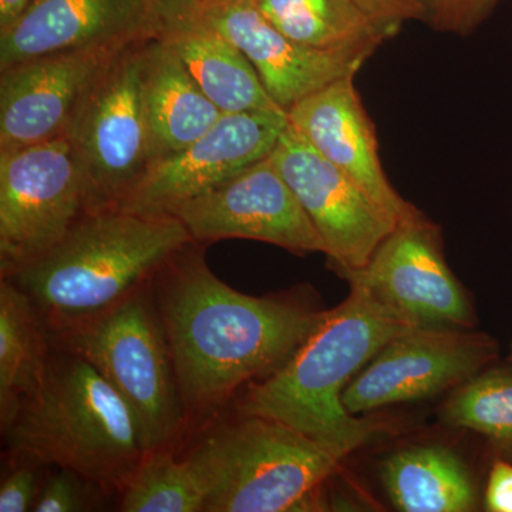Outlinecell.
I'll return each instance as SVG.
<instances>
[{
    "label": "cell",
    "mask_w": 512,
    "mask_h": 512,
    "mask_svg": "<svg viewBox=\"0 0 512 512\" xmlns=\"http://www.w3.org/2000/svg\"><path fill=\"white\" fill-rule=\"evenodd\" d=\"M201 245L178 251L150 285L185 413L195 419L284 366L322 313L296 299L238 292L211 271Z\"/></svg>",
    "instance_id": "obj_1"
},
{
    "label": "cell",
    "mask_w": 512,
    "mask_h": 512,
    "mask_svg": "<svg viewBox=\"0 0 512 512\" xmlns=\"http://www.w3.org/2000/svg\"><path fill=\"white\" fill-rule=\"evenodd\" d=\"M191 242L173 215L86 212L52 251L6 279L35 303L53 338L148 288Z\"/></svg>",
    "instance_id": "obj_2"
},
{
    "label": "cell",
    "mask_w": 512,
    "mask_h": 512,
    "mask_svg": "<svg viewBox=\"0 0 512 512\" xmlns=\"http://www.w3.org/2000/svg\"><path fill=\"white\" fill-rule=\"evenodd\" d=\"M409 329L372 293L350 285L348 298L320 313L284 366L249 383L238 413L279 421L312 439L356 450L372 439L376 426L345 409L343 390L390 340Z\"/></svg>",
    "instance_id": "obj_3"
},
{
    "label": "cell",
    "mask_w": 512,
    "mask_h": 512,
    "mask_svg": "<svg viewBox=\"0 0 512 512\" xmlns=\"http://www.w3.org/2000/svg\"><path fill=\"white\" fill-rule=\"evenodd\" d=\"M3 433L10 451L70 468L109 493H120L144 457L120 394L86 359L55 342L39 392Z\"/></svg>",
    "instance_id": "obj_4"
},
{
    "label": "cell",
    "mask_w": 512,
    "mask_h": 512,
    "mask_svg": "<svg viewBox=\"0 0 512 512\" xmlns=\"http://www.w3.org/2000/svg\"><path fill=\"white\" fill-rule=\"evenodd\" d=\"M355 448L312 439L279 421L242 416L218 424L187 454L197 468L205 512L306 511Z\"/></svg>",
    "instance_id": "obj_5"
},
{
    "label": "cell",
    "mask_w": 512,
    "mask_h": 512,
    "mask_svg": "<svg viewBox=\"0 0 512 512\" xmlns=\"http://www.w3.org/2000/svg\"><path fill=\"white\" fill-rule=\"evenodd\" d=\"M52 339L86 359L120 394L144 454L173 448L188 417L150 286Z\"/></svg>",
    "instance_id": "obj_6"
},
{
    "label": "cell",
    "mask_w": 512,
    "mask_h": 512,
    "mask_svg": "<svg viewBox=\"0 0 512 512\" xmlns=\"http://www.w3.org/2000/svg\"><path fill=\"white\" fill-rule=\"evenodd\" d=\"M144 43L111 57L67 128L86 180L87 212L119 208L153 163L143 93Z\"/></svg>",
    "instance_id": "obj_7"
},
{
    "label": "cell",
    "mask_w": 512,
    "mask_h": 512,
    "mask_svg": "<svg viewBox=\"0 0 512 512\" xmlns=\"http://www.w3.org/2000/svg\"><path fill=\"white\" fill-rule=\"evenodd\" d=\"M86 212V180L66 136L0 151L2 279L52 251Z\"/></svg>",
    "instance_id": "obj_8"
},
{
    "label": "cell",
    "mask_w": 512,
    "mask_h": 512,
    "mask_svg": "<svg viewBox=\"0 0 512 512\" xmlns=\"http://www.w3.org/2000/svg\"><path fill=\"white\" fill-rule=\"evenodd\" d=\"M410 328L473 329V303L443 252L439 225L423 214L399 222L366 266L342 272Z\"/></svg>",
    "instance_id": "obj_9"
},
{
    "label": "cell",
    "mask_w": 512,
    "mask_h": 512,
    "mask_svg": "<svg viewBox=\"0 0 512 512\" xmlns=\"http://www.w3.org/2000/svg\"><path fill=\"white\" fill-rule=\"evenodd\" d=\"M498 343L471 329L413 328L390 340L342 393L353 416L429 399L487 369Z\"/></svg>",
    "instance_id": "obj_10"
},
{
    "label": "cell",
    "mask_w": 512,
    "mask_h": 512,
    "mask_svg": "<svg viewBox=\"0 0 512 512\" xmlns=\"http://www.w3.org/2000/svg\"><path fill=\"white\" fill-rule=\"evenodd\" d=\"M288 126L285 110L224 113L190 146L154 161L119 208L143 215H170L183 202L214 190L271 156Z\"/></svg>",
    "instance_id": "obj_11"
},
{
    "label": "cell",
    "mask_w": 512,
    "mask_h": 512,
    "mask_svg": "<svg viewBox=\"0 0 512 512\" xmlns=\"http://www.w3.org/2000/svg\"><path fill=\"white\" fill-rule=\"evenodd\" d=\"M170 215L183 222L197 244L252 239L296 255H326L318 229L271 157L183 202Z\"/></svg>",
    "instance_id": "obj_12"
},
{
    "label": "cell",
    "mask_w": 512,
    "mask_h": 512,
    "mask_svg": "<svg viewBox=\"0 0 512 512\" xmlns=\"http://www.w3.org/2000/svg\"><path fill=\"white\" fill-rule=\"evenodd\" d=\"M269 157L318 229L339 275L366 266L397 222L291 124Z\"/></svg>",
    "instance_id": "obj_13"
},
{
    "label": "cell",
    "mask_w": 512,
    "mask_h": 512,
    "mask_svg": "<svg viewBox=\"0 0 512 512\" xmlns=\"http://www.w3.org/2000/svg\"><path fill=\"white\" fill-rule=\"evenodd\" d=\"M185 2L244 53L266 92L286 113L330 83L356 76L377 49L357 46L328 50L302 45L276 29L252 0Z\"/></svg>",
    "instance_id": "obj_14"
},
{
    "label": "cell",
    "mask_w": 512,
    "mask_h": 512,
    "mask_svg": "<svg viewBox=\"0 0 512 512\" xmlns=\"http://www.w3.org/2000/svg\"><path fill=\"white\" fill-rule=\"evenodd\" d=\"M160 0H35L0 33V69L70 52H119L156 35Z\"/></svg>",
    "instance_id": "obj_15"
},
{
    "label": "cell",
    "mask_w": 512,
    "mask_h": 512,
    "mask_svg": "<svg viewBox=\"0 0 512 512\" xmlns=\"http://www.w3.org/2000/svg\"><path fill=\"white\" fill-rule=\"evenodd\" d=\"M119 52L60 53L0 69V151L66 136L87 87Z\"/></svg>",
    "instance_id": "obj_16"
},
{
    "label": "cell",
    "mask_w": 512,
    "mask_h": 512,
    "mask_svg": "<svg viewBox=\"0 0 512 512\" xmlns=\"http://www.w3.org/2000/svg\"><path fill=\"white\" fill-rule=\"evenodd\" d=\"M288 117L320 156L348 174L397 224L420 217L384 173L375 124L357 93L355 76L305 97L288 110Z\"/></svg>",
    "instance_id": "obj_17"
},
{
    "label": "cell",
    "mask_w": 512,
    "mask_h": 512,
    "mask_svg": "<svg viewBox=\"0 0 512 512\" xmlns=\"http://www.w3.org/2000/svg\"><path fill=\"white\" fill-rule=\"evenodd\" d=\"M154 37L178 57L222 113L284 110L266 92L244 53L185 0H160Z\"/></svg>",
    "instance_id": "obj_18"
},
{
    "label": "cell",
    "mask_w": 512,
    "mask_h": 512,
    "mask_svg": "<svg viewBox=\"0 0 512 512\" xmlns=\"http://www.w3.org/2000/svg\"><path fill=\"white\" fill-rule=\"evenodd\" d=\"M143 93L153 163L190 146L224 114L157 37L144 43Z\"/></svg>",
    "instance_id": "obj_19"
},
{
    "label": "cell",
    "mask_w": 512,
    "mask_h": 512,
    "mask_svg": "<svg viewBox=\"0 0 512 512\" xmlns=\"http://www.w3.org/2000/svg\"><path fill=\"white\" fill-rule=\"evenodd\" d=\"M52 333L28 295L0 282V423L8 430L45 380Z\"/></svg>",
    "instance_id": "obj_20"
},
{
    "label": "cell",
    "mask_w": 512,
    "mask_h": 512,
    "mask_svg": "<svg viewBox=\"0 0 512 512\" xmlns=\"http://www.w3.org/2000/svg\"><path fill=\"white\" fill-rule=\"evenodd\" d=\"M383 485L403 512L476 510L477 491L466 464L447 448H404L384 461Z\"/></svg>",
    "instance_id": "obj_21"
},
{
    "label": "cell",
    "mask_w": 512,
    "mask_h": 512,
    "mask_svg": "<svg viewBox=\"0 0 512 512\" xmlns=\"http://www.w3.org/2000/svg\"><path fill=\"white\" fill-rule=\"evenodd\" d=\"M286 36L316 49L383 45L397 33L380 28L353 0H252Z\"/></svg>",
    "instance_id": "obj_22"
},
{
    "label": "cell",
    "mask_w": 512,
    "mask_h": 512,
    "mask_svg": "<svg viewBox=\"0 0 512 512\" xmlns=\"http://www.w3.org/2000/svg\"><path fill=\"white\" fill-rule=\"evenodd\" d=\"M119 494L124 512H205L207 503L197 468L173 448L144 454Z\"/></svg>",
    "instance_id": "obj_23"
},
{
    "label": "cell",
    "mask_w": 512,
    "mask_h": 512,
    "mask_svg": "<svg viewBox=\"0 0 512 512\" xmlns=\"http://www.w3.org/2000/svg\"><path fill=\"white\" fill-rule=\"evenodd\" d=\"M440 417L454 429L481 434L512 461V366L485 369L461 383Z\"/></svg>",
    "instance_id": "obj_24"
},
{
    "label": "cell",
    "mask_w": 512,
    "mask_h": 512,
    "mask_svg": "<svg viewBox=\"0 0 512 512\" xmlns=\"http://www.w3.org/2000/svg\"><path fill=\"white\" fill-rule=\"evenodd\" d=\"M99 484L93 483L70 468L56 467L46 476L42 491L37 498L35 512H79L96 510L97 498L107 494Z\"/></svg>",
    "instance_id": "obj_25"
},
{
    "label": "cell",
    "mask_w": 512,
    "mask_h": 512,
    "mask_svg": "<svg viewBox=\"0 0 512 512\" xmlns=\"http://www.w3.org/2000/svg\"><path fill=\"white\" fill-rule=\"evenodd\" d=\"M12 461L3 473L0 483V512L33 511L46 476L42 468L47 464L29 454L10 451Z\"/></svg>",
    "instance_id": "obj_26"
},
{
    "label": "cell",
    "mask_w": 512,
    "mask_h": 512,
    "mask_svg": "<svg viewBox=\"0 0 512 512\" xmlns=\"http://www.w3.org/2000/svg\"><path fill=\"white\" fill-rule=\"evenodd\" d=\"M501 0H433L429 25L437 32L471 35Z\"/></svg>",
    "instance_id": "obj_27"
},
{
    "label": "cell",
    "mask_w": 512,
    "mask_h": 512,
    "mask_svg": "<svg viewBox=\"0 0 512 512\" xmlns=\"http://www.w3.org/2000/svg\"><path fill=\"white\" fill-rule=\"evenodd\" d=\"M357 8L380 28L399 33L403 23H429L433 0H353Z\"/></svg>",
    "instance_id": "obj_28"
},
{
    "label": "cell",
    "mask_w": 512,
    "mask_h": 512,
    "mask_svg": "<svg viewBox=\"0 0 512 512\" xmlns=\"http://www.w3.org/2000/svg\"><path fill=\"white\" fill-rule=\"evenodd\" d=\"M485 510L512 512V461L498 460L491 467L485 490Z\"/></svg>",
    "instance_id": "obj_29"
},
{
    "label": "cell",
    "mask_w": 512,
    "mask_h": 512,
    "mask_svg": "<svg viewBox=\"0 0 512 512\" xmlns=\"http://www.w3.org/2000/svg\"><path fill=\"white\" fill-rule=\"evenodd\" d=\"M33 2L35 0H0V33L18 23Z\"/></svg>",
    "instance_id": "obj_30"
},
{
    "label": "cell",
    "mask_w": 512,
    "mask_h": 512,
    "mask_svg": "<svg viewBox=\"0 0 512 512\" xmlns=\"http://www.w3.org/2000/svg\"><path fill=\"white\" fill-rule=\"evenodd\" d=\"M508 360H510V365L512 366V345H511L510 357H508Z\"/></svg>",
    "instance_id": "obj_31"
},
{
    "label": "cell",
    "mask_w": 512,
    "mask_h": 512,
    "mask_svg": "<svg viewBox=\"0 0 512 512\" xmlns=\"http://www.w3.org/2000/svg\"><path fill=\"white\" fill-rule=\"evenodd\" d=\"M195 2H204V0H195Z\"/></svg>",
    "instance_id": "obj_32"
}]
</instances>
